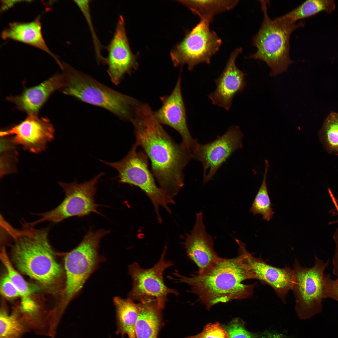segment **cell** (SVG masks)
<instances>
[{
    "label": "cell",
    "instance_id": "1",
    "mask_svg": "<svg viewBox=\"0 0 338 338\" xmlns=\"http://www.w3.org/2000/svg\"><path fill=\"white\" fill-rule=\"evenodd\" d=\"M150 106L141 104L131 122L135 143L150 161L151 172L159 187L173 198L184 185L183 170L192 158L191 151L178 143L156 119Z\"/></svg>",
    "mask_w": 338,
    "mask_h": 338
},
{
    "label": "cell",
    "instance_id": "2",
    "mask_svg": "<svg viewBox=\"0 0 338 338\" xmlns=\"http://www.w3.org/2000/svg\"><path fill=\"white\" fill-rule=\"evenodd\" d=\"M168 278L177 283L191 287L190 292L210 309L217 304L233 300H242L253 295L256 283L245 284L243 281L253 279L246 264L239 256L232 259L221 258L211 268L186 277L177 271Z\"/></svg>",
    "mask_w": 338,
    "mask_h": 338
},
{
    "label": "cell",
    "instance_id": "3",
    "mask_svg": "<svg viewBox=\"0 0 338 338\" xmlns=\"http://www.w3.org/2000/svg\"><path fill=\"white\" fill-rule=\"evenodd\" d=\"M23 227L17 229L7 223L3 226L13 240V261L21 272L52 287L61 279L63 271L49 242L48 229H35L26 223Z\"/></svg>",
    "mask_w": 338,
    "mask_h": 338
},
{
    "label": "cell",
    "instance_id": "4",
    "mask_svg": "<svg viewBox=\"0 0 338 338\" xmlns=\"http://www.w3.org/2000/svg\"><path fill=\"white\" fill-rule=\"evenodd\" d=\"M65 94L109 111L123 120L131 121L140 105L137 100L104 85L70 65L62 63Z\"/></svg>",
    "mask_w": 338,
    "mask_h": 338
},
{
    "label": "cell",
    "instance_id": "5",
    "mask_svg": "<svg viewBox=\"0 0 338 338\" xmlns=\"http://www.w3.org/2000/svg\"><path fill=\"white\" fill-rule=\"evenodd\" d=\"M264 18L261 27L254 36L252 45L256 52L248 59L263 61L271 69L270 75L275 76L286 71L294 62L289 57V39L292 33L304 26L300 22L291 23L279 19H271L267 13V0H260Z\"/></svg>",
    "mask_w": 338,
    "mask_h": 338
},
{
    "label": "cell",
    "instance_id": "6",
    "mask_svg": "<svg viewBox=\"0 0 338 338\" xmlns=\"http://www.w3.org/2000/svg\"><path fill=\"white\" fill-rule=\"evenodd\" d=\"M110 231L100 229L89 231L80 243L67 253L64 259L66 282L63 298L57 307L63 315L69 303L79 295L86 282L105 258L99 253L101 239Z\"/></svg>",
    "mask_w": 338,
    "mask_h": 338
},
{
    "label": "cell",
    "instance_id": "7",
    "mask_svg": "<svg viewBox=\"0 0 338 338\" xmlns=\"http://www.w3.org/2000/svg\"><path fill=\"white\" fill-rule=\"evenodd\" d=\"M139 147L136 143L134 144L127 155L118 161L99 160L118 171L120 183L137 186L146 194L154 205L158 222L161 223L160 206L171 213L168 205L175 202L173 198L156 185L155 177L149 168L148 158L143 150H138Z\"/></svg>",
    "mask_w": 338,
    "mask_h": 338
},
{
    "label": "cell",
    "instance_id": "8",
    "mask_svg": "<svg viewBox=\"0 0 338 338\" xmlns=\"http://www.w3.org/2000/svg\"><path fill=\"white\" fill-rule=\"evenodd\" d=\"M329 260L325 262L315 255L314 265L302 267L295 259L294 264V279L292 290L296 308L305 318L321 313L323 300L325 298L324 271Z\"/></svg>",
    "mask_w": 338,
    "mask_h": 338
},
{
    "label": "cell",
    "instance_id": "9",
    "mask_svg": "<svg viewBox=\"0 0 338 338\" xmlns=\"http://www.w3.org/2000/svg\"><path fill=\"white\" fill-rule=\"evenodd\" d=\"M104 174L101 172L90 180L80 183L76 180L69 183L60 182L59 185L65 193L63 200L52 210L35 214L40 216V218L28 223V225L33 227L45 221L58 223L70 217H83L93 213L101 215L97 210L100 205L95 202V197L97 184Z\"/></svg>",
    "mask_w": 338,
    "mask_h": 338
},
{
    "label": "cell",
    "instance_id": "10",
    "mask_svg": "<svg viewBox=\"0 0 338 338\" xmlns=\"http://www.w3.org/2000/svg\"><path fill=\"white\" fill-rule=\"evenodd\" d=\"M210 23L200 20L172 51L171 58L175 66L186 64L191 71L199 64H210L222 43L216 33L210 30Z\"/></svg>",
    "mask_w": 338,
    "mask_h": 338
},
{
    "label": "cell",
    "instance_id": "11",
    "mask_svg": "<svg viewBox=\"0 0 338 338\" xmlns=\"http://www.w3.org/2000/svg\"><path fill=\"white\" fill-rule=\"evenodd\" d=\"M166 249V245L159 261L151 268L143 269L136 262L129 266L128 273L132 279V287L128 294V298L139 302L156 299L162 309L169 294L179 295L177 291L167 287L163 280L164 271L173 265L171 261L165 260Z\"/></svg>",
    "mask_w": 338,
    "mask_h": 338
},
{
    "label": "cell",
    "instance_id": "12",
    "mask_svg": "<svg viewBox=\"0 0 338 338\" xmlns=\"http://www.w3.org/2000/svg\"><path fill=\"white\" fill-rule=\"evenodd\" d=\"M243 137L239 128L233 125L210 142L204 144L197 143L192 152V157L202 164L204 183L212 178L233 152L242 148Z\"/></svg>",
    "mask_w": 338,
    "mask_h": 338
},
{
    "label": "cell",
    "instance_id": "13",
    "mask_svg": "<svg viewBox=\"0 0 338 338\" xmlns=\"http://www.w3.org/2000/svg\"><path fill=\"white\" fill-rule=\"evenodd\" d=\"M238 245V255L246 264L253 279L259 280L263 284H267L274 290L283 302L292 290L294 271L290 268H279L269 265L259 257L256 258L247 250L245 244L235 238Z\"/></svg>",
    "mask_w": 338,
    "mask_h": 338
},
{
    "label": "cell",
    "instance_id": "14",
    "mask_svg": "<svg viewBox=\"0 0 338 338\" xmlns=\"http://www.w3.org/2000/svg\"><path fill=\"white\" fill-rule=\"evenodd\" d=\"M54 134L53 125L48 118L28 114L23 121L1 131L0 135L3 137L13 135L14 143L31 152L38 153L45 150L48 143L54 138Z\"/></svg>",
    "mask_w": 338,
    "mask_h": 338
},
{
    "label": "cell",
    "instance_id": "15",
    "mask_svg": "<svg viewBox=\"0 0 338 338\" xmlns=\"http://www.w3.org/2000/svg\"><path fill=\"white\" fill-rule=\"evenodd\" d=\"M161 106L153 112L156 119L161 125L169 126L177 131L182 137L181 143L192 152L198 142L192 137L188 127L181 77L171 93L161 98Z\"/></svg>",
    "mask_w": 338,
    "mask_h": 338
},
{
    "label": "cell",
    "instance_id": "16",
    "mask_svg": "<svg viewBox=\"0 0 338 338\" xmlns=\"http://www.w3.org/2000/svg\"><path fill=\"white\" fill-rule=\"evenodd\" d=\"M106 49L108 55L105 58V64L108 66L107 72L112 82L118 85L124 76L136 65L129 46L122 15L118 18L113 37Z\"/></svg>",
    "mask_w": 338,
    "mask_h": 338
},
{
    "label": "cell",
    "instance_id": "17",
    "mask_svg": "<svg viewBox=\"0 0 338 338\" xmlns=\"http://www.w3.org/2000/svg\"><path fill=\"white\" fill-rule=\"evenodd\" d=\"M242 51V48L239 47L231 53L221 74L215 80V90L208 96L213 105L227 110H230L234 96L243 91L246 85V74L236 64L237 59Z\"/></svg>",
    "mask_w": 338,
    "mask_h": 338
},
{
    "label": "cell",
    "instance_id": "18",
    "mask_svg": "<svg viewBox=\"0 0 338 338\" xmlns=\"http://www.w3.org/2000/svg\"><path fill=\"white\" fill-rule=\"evenodd\" d=\"M183 243L187 256L202 273L213 266L221 258L214 251L212 237L207 232L202 212L197 213L195 223Z\"/></svg>",
    "mask_w": 338,
    "mask_h": 338
},
{
    "label": "cell",
    "instance_id": "19",
    "mask_svg": "<svg viewBox=\"0 0 338 338\" xmlns=\"http://www.w3.org/2000/svg\"><path fill=\"white\" fill-rule=\"evenodd\" d=\"M63 83V74H57L39 85L27 89L20 95L9 97L7 100L28 114L37 115L50 95L56 90H61Z\"/></svg>",
    "mask_w": 338,
    "mask_h": 338
},
{
    "label": "cell",
    "instance_id": "20",
    "mask_svg": "<svg viewBox=\"0 0 338 338\" xmlns=\"http://www.w3.org/2000/svg\"><path fill=\"white\" fill-rule=\"evenodd\" d=\"M2 38L26 44L46 52L54 59L59 65L61 63L49 49L43 38L40 17L30 22H13L3 31Z\"/></svg>",
    "mask_w": 338,
    "mask_h": 338
},
{
    "label": "cell",
    "instance_id": "21",
    "mask_svg": "<svg viewBox=\"0 0 338 338\" xmlns=\"http://www.w3.org/2000/svg\"><path fill=\"white\" fill-rule=\"evenodd\" d=\"M139 314L135 326L136 338H157L162 309L156 299L138 303Z\"/></svg>",
    "mask_w": 338,
    "mask_h": 338
},
{
    "label": "cell",
    "instance_id": "22",
    "mask_svg": "<svg viewBox=\"0 0 338 338\" xmlns=\"http://www.w3.org/2000/svg\"><path fill=\"white\" fill-rule=\"evenodd\" d=\"M113 302L118 322V333L123 335L126 334L129 338H136L135 329L139 312L138 303L128 297L124 299L118 296L114 298Z\"/></svg>",
    "mask_w": 338,
    "mask_h": 338
},
{
    "label": "cell",
    "instance_id": "23",
    "mask_svg": "<svg viewBox=\"0 0 338 338\" xmlns=\"http://www.w3.org/2000/svg\"><path fill=\"white\" fill-rule=\"evenodd\" d=\"M180 1L186 6L193 13L198 16L200 20H206L210 23L215 15L233 9L238 2V0H194Z\"/></svg>",
    "mask_w": 338,
    "mask_h": 338
},
{
    "label": "cell",
    "instance_id": "24",
    "mask_svg": "<svg viewBox=\"0 0 338 338\" xmlns=\"http://www.w3.org/2000/svg\"><path fill=\"white\" fill-rule=\"evenodd\" d=\"M31 330L20 313L15 308L9 314L2 307L0 312V338H23Z\"/></svg>",
    "mask_w": 338,
    "mask_h": 338
},
{
    "label": "cell",
    "instance_id": "25",
    "mask_svg": "<svg viewBox=\"0 0 338 338\" xmlns=\"http://www.w3.org/2000/svg\"><path fill=\"white\" fill-rule=\"evenodd\" d=\"M335 5L332 0H309L279 17L278 19L294 23L299 20L314 15L322 11L330 13L335 9Z\"/></svg>",
    "mask_w": 338,
    "mask_h": 338
},
{
    "label": "cell",
    "instance_id": "26",
    "mask_svg": "<svg viewBox=\"0 0 338 338\" xmlns=\"http://www.w3.org/2000/svg\"><path fill=\"white\" fill-rule=\"evenodd\" d=\"M265 168L263 179L260 187L249 210L254 215L261 214L262 219L269 221L274 213L268 191L266 184L267 174L269 167L268 161H265Z\"/></svg>",
    "mask_w": 338,
    "mask_h": 338
},
{
    "label": "cell",
    "instance_id": "27",
    "mask_svg": "<svg viewBox=\"0 0 338 338\" xmlns=\"http://www.w3.org/2000/svg\"><path fill=\"white\" fill-rule=\"evenodd\" d=\"M0 258L6 267L8 274L19 292L22 297L21 303L31 301L33 300L30 296L38 289L36 286L27 283L23 277L15 270L12 265L4 248L0 254Z\"/></svg>",
    "mask_w": 338,
    "mask_h": 338
},
{
    "label": "cell",
    "instance_id": "28",
    "mask_svg": "<svg viewBox=\"0 0 338 338\" xmlns=\"http://www.w3.org/2000/svg\"><path fill=\"white\" fill-rule=\"evenodd\" d=\"M319 133L328 152L338 153V113L332 112L328 115Z\"/></svg>",
    "mask_w": 338,
    "mask_h": 338
},
{
    "label": "cell",
    "instance_id": "29",
    "mask_svg": "<svg viewBox=\"0 0 338 338\" xmlns=\"http://www.w3.org/2000/svg\"><path fill=\"white\" fill-rule=\"evenodd\" d=\"M84 16L91 31L94 47L96 58L98 63H105V58L101 54L102 46L95 32L92 22L90 4V0H74Z\"/></svg>",
    "mask_w": 338,
    "mask_h": 338
},
{
    "label": "cell",
    "instance_id": "30",
    "mask_svg": "<svg viewBox=\"0 0 338 338\" xmlns=\"http://www.w3.org/2000/svg\"><path fill=\"white\" fill-rule=\"evenodd\" d=\"M186 338H229L227 331L218 322L207 324L201 333Z\"/></svg>",
    "mask_w": 338,
    "mask_h": 338
},
{
    "label": "cell",
    "instance_id": "31",
    "mask_svg": "<svg viewBox=\"0 0 338 338\" xmlns=\"http://www.w3.org/2000/svg\"><path fill=\"white\" fill-rule=\"evenodd\" d=\"M226 330L229 338H256L244 328L238 319L232 320L227 326Z\"/></svg>",
    "mask_w": 338,
    "mask_h": 338
},
{
    "label": "cell",
    "instance_id": "32",
    "mask_svg": "<svg viewBox=\"0 0 338 338\" xmlns=\"http://www.w3.org/2000/svg\"><path fill=\"white\" fill-rule=\"evenodd\" d=\"M0 290L2 294L8 299L20 296L19 292L8 274L4 275L1 280Z\"/></svg>",
    "mask_w": 338,
    "mask_h": 338
},
{
    "label": "cell",
    "instance_id": "33",
    "mask_svg": "<svg viewBox=\"0 0 338 338\" xmlns=\"http://www.w3.org/2000/svg\"><path fill=\"white\" fill-rule=\"evenodd\" d=\"M325 298H330L338 302V278L332 279L329 274H325Z\"/></svg>",
    "mask_w": 338,
    "mask_h": 338
},
{
    "label": "cell",
    "instance_id": "34",
    "mask_svg": "<svg viewBox=\"0 0 338 338\" xmlns=\"http://www.w3.org/2000/svg\"><path fill=\"white\" fill-rule=\"evenodd\" d=\"M333 238L335 243V249L332 258L333 273L338 278V227L334 234Z\"/></svg>",
    "mask_w": 338,
    "mask_h": 338
},
{
    "label": "cell",
    "instance_id": "35",
    "mask_svg": "<svg viewBox=\"0 0 338 338\" xmlns=\"http://www.w3.org/2000/svg\"><path fill=\"white\" fill-rule=\"evenodd\" d=\"M328 192L335 207L334 208L330 211V213L333 216H338V200L334 196L331 190L329 191ZM338 223V220L336 221L331 222L330 223Z\"/></svg>",
    "mask_w": 338,
    "mask_h": 338
},
{
    "label": "cell",
    "instance_id": "36",
    "mask_svg": "<svg viewBox=\"0 0 338 338\" xmlns=\"http://www.w3.org/2000/svg\"><path fill=\"white\" fill-rule=\"evenodd\" d=\"M24 1L2 0L1 2V12H3L13 7L15 4Z\"/></svg>",
    "mask_w": 338,
    "mask_h": 338
},
{
    "label": "cell",
    "instance_id": "37",
    "mask_svg": "<svg viewBox=\"0 0 338 338\" xmlns=\"http://www.w3.org/2000/svg\"><path fill=\"white\" fill-rule=\"evenodd\" d=\"M31 302H32V301H31ZM25 304H26V303H25Z\"/></svg>",
    "mask_w": 338,
    "mask_h": 338
}]
</instances>
